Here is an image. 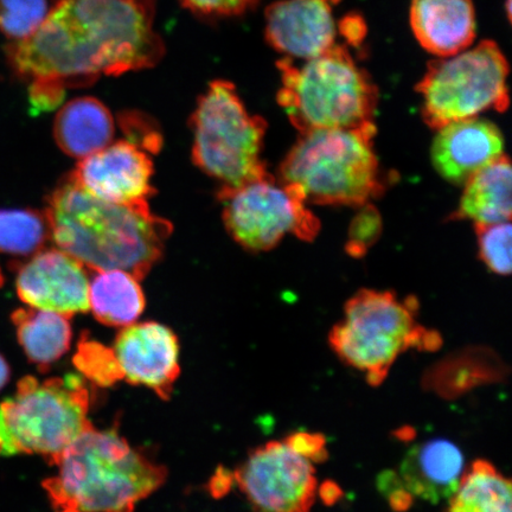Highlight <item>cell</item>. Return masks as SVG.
Wrapping results in <instances>:
<instances>
[{"mask_svg":"<svg viewBox=\"0 0 512 512\" xmlns=\"http://www.w3.org/2000/svg\"><path fill=\"white\" fill-rule=\"evenodd\" d=\"M156 0H53L41 27L6 48L24 80L64 88L92 85L155 67L165 47L155 30Z\"/></svg>","mask_w":512,"mask_h":512,"instance_id":"6da1fadb","label":"cell"},{"mask_svg":"<svg viewBox=\"0 0 512 512\" xmlns=\"http://www.w3.org/2000/svg\"><path fill=\"white\" fill-rule=\"evenodd\" d=\"M44 213L51 239L95 272L120 270L142 280L162 258L172 232L149 203H113L88 194L67 176Z\"/></svg>","mask_w":512,"mask_h":512,"instance_id":"7a4b0ae2","label":"cell"},{"mask_svg":"<svg viewBox=\"0 0 512 512\" xmlns=\"http://www.w3.org/2000/svg\"><path fill=\"white\" fill-rule=\"evenodd\" d=\"M59 473L43 483L56 510L133 512L157 491L168 470L133 448L117 430L82 433L61 454Z\"/></svg>","mask_w":512,"mask_h":512,"instance_id":"3957f363","label":"cell"},{"mask_svg":"<svg viewBox=\"0 0 512 512\" xmlns=\"http://www.w3.org/2000/svg\"><path fill=\"white\" fill-rule=\"evenodd\" d=\"M277 66V100L300 133L374 123L379 89L344 44L336 43L302 66L288 57Z\"/></svg>","mask_w":512,"mask_h":512,"instance_id":"277c9868","label":"cell"},{"mask_svg":"<svg viewBox=\"0 0 512 512\" xmlns=\"http://www.w3.org/2000/svg\"><path fill=\"white\" fill-rule=\"evenodd\" d=\"M374 123L300 133L279 170V181L307 203L362 207L384 191L374 150Z\"/></svg>","mask_w":512,"mask_h":512,"instance_id":"5b68a950","label":"cell"},{"mask_svg":"<svg viewBox=\"0 0 512 512\" xmlns=\"http://www.w3.org/2000/svg\"><path fill=\"white\" fill-rule=\"evenodd\" d=\"M89 392L79 376L41 382L23 377L16 393L0 403V456L36 454L56 465L61 454L92 428Z\"/></svg>","mask_w":512,"mask_h":512,"instance_id":"8992f818","label":"cell"},{"mask_svg":"<svg viewBox=\"0 0 512 512\" xmlns=\"http://www.w3.org/2000/svg\"><path fill=\"white\" fill-rule=\"evenodd\" d=\"M329 341L335 354L375 387L387 379L403 352L440 343L437 334L419 324L411 298L376 290H361L350 298Z\"/></svg>","mask_w":512,"mask_h":512,"instance_id":"52a82bcc","label":"cell"},{"mask_svg":"<svg viewBox=\"0 0 512 512\" xmlns=\"http://www.w3.org/2000/svg\"><path fill=\"white\" fill-rule=\"evenodd\" d=\"M192 160L221 183L240 187L268 174L261 158L267 124L247 111L232 82L216 80L198 99L191 117Z\"/></svg>","mask_w":512,"mask_h":512,"instance_id":"ba28073f","label":"cell"},{"mask_svg":"<svg viewBox=\"0 0 512 512\" xmlns=\"http://www.w3.org/2000/svg\"><path fill=\"white\" fill-rule=\"evenodd\" d=\"M509 63L498 44L485 40L475 48L428 63L416 85L425 123L439 130L454 121L477 118L509 107Z\"/></svg>","mask_w":512,"mask_h":512,"instance_id":"9c48e42d","label":"cell"},{"mask_svg":"<svg viewBox=\"0 0 512 512\" xmlns=\"http://www.w3.org/2000/svg\"><path fill=\"white\" fill-rule=\"evenodd\" d=\"M223 222L239 245L251 252H267L286 235L312 241L320 229L319 220L306 207L296 185L267 174L230 189H220Z\"/></svg>","mask_w":512,"mask_h":512,"instance_id":"30bf717a","label":"cell"},{"mask_svg":"<svg viewBox=\"0 0 512 512\" xmlns=\"http://www.w3.org/2000/svg\"><path fill=\"white\" fill-rule=\"evenodd\" d=\"M283 441L255 448L233 479L254 512H311L317 496L316 469Z\"/></svg>","mask_w":512,"mask_h":512,"instance_id":"8fae6325","label":"cell"},{"mask_svg":"<svg viewBox=\"0 0 512 512\" xmlns=\"http://www.w3.org/2000/svg\"><path fill=\"white\" fill-rule=\"evenodd\" d=\"M153 162L142 146L120 140L80 159L69 175L83 190L113 203H143L155 194Z\"/></svg>","mask_w":512,"mask_h":512,"instance_id":"7c38bea8","label":"cell"},{"mask_svg":"<svg viewBox=\"0 0 512 512\" xmlns=\"http://www.w3.org/2000/svg\"><path fill=\"white\" fill-rule=\"evenodd\" d=\"M16 288L19 299L36 309L68 318L89 311L85 266L60 248L31 256L19 268Z\"/></svg>","mask_w":512,"mask_h":512,"instance_id":"4fadbf2b","label":"cell"},{"mask_svg":"<svg viewBox=\"0 0 512 512\" xmlns=\"http://www.w3.org/2000/svg\"><path fill=\"white\" fill-rule=\"evenodd\" d=\"M113 350L124 380L153 390L160 399L170 398L181 374L174 331L156 322L133 323L119 332Z\"/></svg>","mask_w":512,"mask_h":512,"instance_id":"5bb4252c","label":"cell"},{"mask_svg":"<svg viewBox=\"0 0 512 512\" xmlns=\"http://www.w3.org/2000/svg\"><path fill=\"white\" fill-rule=\"evenodd\" d=\"M341 0H279L266 10V41L288 59L309 60L334 47Z\"/></svg>","mask_w":512,"mask_h":512,"instance_id":"9a60e30c","label":"cell"},{"mask_svg":"<svg viewBox=\"0 0 512 512\" xmlns=\"http://www.w3.org/2000/svg\"><path fill=\"white\" fill-rule=\"evenodd\" d=\"M432 145V162L446 181L464 185L486 165L503 156L501 131L488 120L470 118L439 128Z\"/></svg>","mask_w":512,"mask_h":512,"instance_id":"2e32d148","label":"cell"},{"mask_svg":"<svg viewBox=\"0 0 512 512\" xmlns=\"http://www.w3.org/2000/svg\"><path fill=\"white\" fill-rule=\"evenodd\" d=\"M409 22L420 46L440 59L462 53L476 41L472 0H413Z\"/></svg>","mask_w":512,"mask_h":512,"instance_id":"e0dca14e","label":"cell"},{"mask_svg":"<svg viewBox=\"0 0 512 512\" xmlns=\"http://www.w3.org/2000/svg\"><path fill=\"white\" fill-rule=\"evenodd\" d=\"M464 472L460 448L446 439H432L409 448L398 477L409 495L439 503L453 495Z\"/></svg>","mask_w":512,"mask_h":512,"instance_id":"ac0fdd59","label":"cell"},{"mask_svg":"<svg viewBox=\"0 0 512 512\" xmlns=\"http://www.w3.org/2000/svg\"><path fill=\"white\" fill-rule=\"evenodd\" d=\"M115 136L113 115L91 96L69 101L56 115L54 137L68 156L83 159L105 149Z\"/></svg>","mask_w":512,"mask_h":512,"instance_id":"d6986e66","label":"cell"},{"mask_svg":"<svg viewBox=\"0 0 512 512\" xmlns=\"http://www.w3.org/2000/svg\"><path fill=\"white\" fill-rule=\"evenodd\" d=\"M511 165L501 156L473 175L465 185L454 220H470L475 226L510 222L512 214Z\"/></svg>","mask_w":512,"mask_h":512,"instance_id":"ffe728a7","label":"cell"},{"mask_svg":"<svg viewBox=\"0 0 512 512\" xmlns=\"http://www.w3.org/2000/svg\"><path fill=\"white\" fill-rule=\"evenodd\" d=\"M11 320L25 355L42 373L70 348L72 326L69 318L60 313L29 306L12 313Z\"/></svg>","mask_w":512,"mask_h":512,"instance_id":"44dd1931","label":"cell"},{"mask_svg":"<svg viewBox=\"0 0 512 512\" xmlns=\"http://www.w3.org/2000/svg\"><path fill=\"white\" fill-rule=\"evenodd\" d=\"M88 300L98 322L117 328L136 323L145 309L139 279L120 270L96 272L89 281Z\"/></svg>","mask_w":512,"mask_h":512,"instance_id":"7402d4cb","label":"cell"},{"mask_svg":"<svg viewBox=\"0 0 512 512\" xmlns=\"http://www.w3.org/2000/svg\"><path fill=\"white\" fill-rule=\"evenodd\" d=\"M446 512H512L511 482L480 459L464 472Z\"/></svg>","mask_w":512,"mask_h":512,"instance_id":"603a6c76","label":"cell"},{"mask_svg":"<svg viewBox=\"0 0 512 512\" xmlns=\"http://www.w3.org/2000/svg\"><path fill=\"white\" fill-rule=\"evenodd\" d=\"M51 239L44 211L0 210V253L31 258L43 251Z\"/></svg>","mask_w":512,"mask_h":512,"instance_id":"cb8c5ba5","label":"cell"},{"mask_svg":"<svg viewBox=\"0 0 512 512\" xmlns=\"http://www.w3.org/2000/svg\"><path fill=\"white\" fill-rule=\"evenodd\" d=\"M75 367L86 379L98 384L100 387H111L124 380L123 371L119 366L114 350L104 344L92 341L87 334H83L78 351L74 356Z\"/></svg>","mask_w":512,"mask_h":512,"instance_id":"d4e9b609","label":"cell"},{"mask_svg":"<svg viewBox=\"0 0 512 512\" xmlns=\"http://www.w3.org/2000/svg\"><path fill=\"white\" fill-rule=\"evenodd\" d=\"M48 0H0V31L12 42L27 40L49 14Z\"/></svg>","mask_w":512,"mask_h":512,"instance_id":"484cf974","label":"cell"},{"mask_svg":"<svg viewBox=\"0 0 512 512\" xmlns=\"http://www.w3.org/2000/svg\"><path fill=\"white\" fill-rule=\"evenodd\" d=\"M479 256L491 272L498 275L511 273V223L501 222L475 226Z\"/></svg>","mask_w":512,"mask_h":512,"instance_id":"4316f807","label":"cell"},{"mask_svg":"<svg viewBox=\"0 0 512 512\" xmlns=\"http://www.w3.org/2000/svg\"><path fill=\"white\" fill-rule=\"evenodd\" d=\"M363 210L351 224L350 239L347 249L352 256L366 254L370 245L379 238L381 232V217L369 203L361 207Z\"/></svg>","mask_w":512,"mask_h":512,"instance_id":"83f0119b","label":"cell"},{"mask_svg":"<svg viewBox=\"0 0 512 512\" xmlns=\"http://www.w3.org/2000/svg\"><path fill=\"white\" fill-rule=\"evenodd\" d=\"M185 9L200 17L222 18L245 15L260 0H179Z\"/></svg>","mask_w":512,"mask_h":512,"instance_id":"f1b7e54d","label":"cell"},{"mask_svg":"<svg viewBox=\"0 0 512 512\" xmlns=\"http://www.w3.org/2000/svg\"><path fill=\"white\" fill-rule=\"evenodd\" d=\"M120 124L123 126L128 140L142 146L144 150L158 152L162 145V137L151 126V121L143 114L126 113L120 115Z\"/></svg>","mask_w":512,"mask_h":512,"instance_id":"f546056e","label":"cell"},{"mask_svg":"<svg viewBox=\"0 0 512 512\" xmlns=\"http://www.w3.org/2000/svg\"><path fill=\"white\" fill-rule=\"evenodd\" d=\"M66 91L67 89L60 83L42 80L31 81L29 87L31 105L37 112L54 110L61 104Z\"/></svg>","mask_w":512,"mask_h":512,"instance_id":"4dcf8cb0","label":"cell"},{"mask_svg":"<svg viewBox=\"0 0 512 512\" xmlns=\"http://www.w3.org/2000/svg\"><path fill=\"white\" fill-rule=\"evenodd\" d=\"M294 451L310 460L313 464L322 463L328 458L325 439L323 435L311 433H297L285 439Z\"/></svg>","mask_w":512,"mask_h":512,"instance_id":"1f68e13d","label":"cell"},{"mask_svg":"<svg viewBox=\"0 0 512 512\" xmlns=\"http://www.w3.org/2000/svg\"><path fill=\"white\" fill-rule=\"evenodd\" d=\"M337 32L344 38L348 46L360 48L363 41L366 40L368 29L363 17L352 12L337 23Z\"/></svg>","mask_w":512,"mask_h":512,"instance_id":"d6a6232c","label":"cell"},{"mask_svg":"<svg viewBox=\"0 0 512 512\" xmlns=\"http://www.w3.org/2000/svg\"><path fill=\"white\" fill-rule=\"evenodd\" d=\"M11 369L2 354H0V390L10 381Z\"/></svg>","mask_w":512,"mask_h":512,"instance_id":"836d02e7","label":"cell"},{"mask_svg":"<svg viewBox=\"0 0 512 512\" xmlns=\"http://www.w3.org/2000/svg\"><path fill=\"white\" fill-rule=\"evenodd\" d=\"M511 3H512V0H507V4H505V9H507V14H508V18H509V21L511 19Z\"/></svg>","mask_w":512,"mask_h":512,"instance_id":"e575fe53","label":"cell"},{"mask_svg":"<svg viewBox=\"0 0 512 512\" xmlns=\"http://www.w3.org/2000/svg\"><path fill=\"white\" fill-rule=\"evenodd\" d=\"M3 284H4V277H3L2 271H0V287H2Z\"/></svg>","mask_w":512,"mask_h":512,"instance_id":"d590c367","label":"cell"},{"mask_svg":"<svg viewBox=\"0 0 512 512\" xmlns=\"http://www.w3.org/2000/svg\"><path fill=\"white\" fill-rule=\"evenodd\" d=\"M60 512H80L78 510H73V509H67V510H62Z\"/></svg>","mask_w":512,"mask_h":512,"instance_id":"8d00e7d4","label":"cell"}]
</instances>
